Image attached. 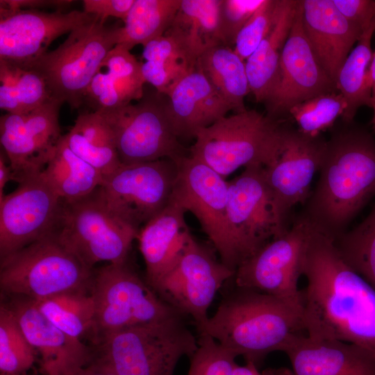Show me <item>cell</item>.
<instances>
[{
	"mask_svg": "<svg viewBox=\"0 0 375 375\" xmlns=\"http://www.w3.org/2000/svg\"><path fill=\"white\" fill-rule=\"evenodd\" d=\"M24 375H27V374H24Z\"/></svg>",
	"mask_w": 375,
	"mask_h": 375,
	"instance_id": "cell-50",
	"label": "cell"
},
{
	"mask_svg": "<svg viewBox=\"0 0 375 375\" xmlns=\"http://www.w3.org/2000/svg\"><path fill=\"white\" fill-rule=\"evenodd\" d=\"M74 2L70 0H1L0 8L36 10H40L41 8H51L55 11L64 12Z\"/></svg>",
	"mask_w": 375,
	"mask_h": 375,
	"instance_id": "cell-45",
	"label": "cell"
},
{
	"mask_svg": "<svg viewBox=\"0 0 375 375\" xmlns=\"http://www.w3.org/2000/svg\"><path fill=\"white\" fill-rule=\"evenodd\" d=\"M342 15L362 31L375 22V0H333Z\"/></svg>",
	"mask_w": 375,
	"mask_h": 375,
	"instance_id": "cell-43",
	"label": "cell"
},
{
	"mask_svg": "<svg viewBox=\"0 0 375 375\" xmlns=\"http://www.w3.org/2000/svg\"><path fill=\"white\" fill-rule=\"evenodd\" d=\"M175 161L178 175L170 200L197 217L220 261L235 272L241 262L228 224V181L190 153Z\"/></svg>",
	"mask_w": 375,
	"mask_h": 375,
	"instance_id": "cell-11",
	"label": "cell"
},
{
	"mask_svg": "<svg viewBox=\"0 0 375 375\" xmlns=\"http://www.w3.org/2000/svg\"><path fill=\"white\" fill-rule=\"evenodd\" d=\"M100 113L113 133L122 164L188 156L170 124L165 101L158 97H143L136 103Z\"/></svg>",
	"mask_w": 375,
	"mask_h": 375,
	"instance_id": "cell-14",
	"label": "cell"
},
{
	"mask_svg": "<svg viewBox=\"0 0 375 375\" xmlns=\"http://www.w3.org/2000/svg\"><path fill=\"white\" fill-rule=\"evenodd\" d=\"M374 32L375 22L363 31L338 72L336 88L347 103L341 117L342 121H354L357 110L361 106L372 108L370 66L374 52L371 42Z\"/></svg>",
	"mask_w": 375,
	"mask_h": 375,
	"instance_id": "cell-31",
	"label": "cell"
},
{
	"mask_svg": "<svg viewBox=\"0 0 375 375\" xmlns=\"http://www.w3.org/2000/svg\"><path fill=\"white\" fill-rule=\"evenodd\" d=\"M292 375H375V353L362 346L336 340L294 336L283 349Z\"/></svg>",
	"mask_w": 375,
	"mask_h": 375,
	"instance_id": "cell-22",
	"label": "cell"
},
{
	"mask_svg": "<svg viewBox=\"0 0 375 375\" xmlns=\"http://www.w3.org/2000/svg\"><path fill=\"white\" fill-rule=\"evenodd\" d=\"M62 103L51 98L24 113H6L0 118V142L11 167L13 181L40 174L62 138L59 110Z\"/></svg>",
	"mask_w": 375,
	"mask_h": 375,
	"instance_id": "cell-15",
	"label": "cell"
},
{
	"mask_svg": "<svg viewBox=\"0 0 375 375\" xmlns=\"http://www.w3.org/2000/svg\"><path fill=\"white\" fill-rule=\"evenodd\" d=\"M197 331L257 367L269 353L283 351L294 336L306 334L302 307L237 286Z\"/></svg>",
	"mask_w": 375,
	"mask_h": 375,
	"instance_id": "cell-3",
	"label": "cell"
},
{
	"mask_svg": "<svg viewBox=\"0 0 375 375\" xmlns=\"http://www.w3.org/2000/svg\"><path fill=\"white\" fill-rule=\"evenodd\" d=\"M306 335L375 353V289L343 259L334 240L312 228L303 262Z\"/></svg>",
	"mask_w": 375,
	"mask_h": 375,
	"instance_id": "cell-1",
	"label": "cell"
},
{
	"mask_svg": "<svg viewBox=\"0 0 375 375\" xmlns=\"http://www.w3.org/2000/svg\"><path fill=\"white\" fill-rule=\"evenodd\" d=\"M37 352L27 340L15 317L0 306V375H24L35 361Z\"/></svg>",
	"mask_w": 375,
	"mask_h": 375,
	"instance_id": "cell-37",
	"label": "cell"
},
{
	"mask_svg": "<svg viewBox=\"0 0 375 375\" xmlns=\"http://www.w3.org/2000/svg\"><path fill=\"white\" fill-rule=\"evenodd\" d=\"M329 130L318 181L298 215L335 240L375 197V138L355 121L340 119Z\"/></svg>",
	"mask_w": 375,
	"mask_h": 375,
	"instance_id": "cell-2",
	"label": "cell"
},
{
	"mask_svg": "<svg viewBox=\"0 0 375 375\" xmlns=\"http://www.w3.org/2000/svg\"><path fill=\"white\" fill-rule=\"evenodd\" d=\"M72 375H117L112 372L93 362L78 369Z\"/></svg>",
	"mask_w": 375,
	"mask_h": 375,
	"instance_id": "cell-48",
	"label": "cell"
},
{
	"mask_svg": "<svg viewBox=\"0 0 375 375\" xmlns=\"http://www.w3.org/2000/svg\"><path fill=\"white\" fill-rule=\"evenodd\" d=\"M197 340L187 375H232L238 356L208 335H199Z\"/></svg>",
	"mask_w": 375,
	"mask_h": 375,
	"instance_id": "cell-40",
	"label": "cell"
},
{
	"mask_svg": "<svg viewBox=\"0 0 375 375\" xmlns=\"http://www.w3.org/2000/svg\"><path fill=\"white\" fill-rule=\"evenodd\" d=\"M144 83L140 61L130 50L117 44L97 70L85 91L84 103L92 111L113 110L140 100Z\"/></svg>",
	"mask_w": 375,
	"mask_h": 375,
	"instance_id": "cell-25",
	"label": "cell"
},
{
	"mask_svg": "<svg viewBox=\"0 0 375 375\" xmlns=\"http://www.w3.org/2000/svg\"><path fill=\"white\" fill-rule=\"evenodd\" d=\"M334 244L344 261L375 289V203L359 224Z\"/></svg>",
	"mask_w": 375,
	"mask_h": 375,
	"instance_id": "cell-36",
	"label": "cell"
},
{
	"mask_svg": "<svg viewBox=\"0 0 375 375\" xmlns=\"http://www.w3.org/2000/svg\"><path fill=\"white\" fill-rule=\"evenodd\" d=\"M51 97L44 77L33 68L0 60V108L19 114L36 109Z\"/></svg>",
	"mask_w": 375,
	"mask_h": 375,
	"instance_id": "cell-33",
	"label": "cell"
},
{
	"mask_svg": "<svg viewBox=\"0 0 375 375\" xmlns=\"http://www.w3.org/2000/svg\"><path fill=\"white\" fill-rule=\"evenodd\" d=\"M283 0H264L238 34L233 51L246 61L267 37L277 22Z\"/></svg>",
	"mask_w": 375,
	"mask_h": 375,
	"instance_id": "cell-39",
	"label": "cell"
},
{
	"mask_svg": "<svg viewBox=\"0 0 375 375\" xmlns=\"http://www.w3.org/2000/svg\"><path fill=\"white\" fill-rule=\"evenodd\" d=\"M177 175V163L170 158L122 163L103 177L97 192L115 217L140 231L169 203Z\"/></svg>",
	"mask_w": 375,
	"mask_h": 375,
	"instance_id": "cell-10",
	"label": "cell"
},
{
	"mask_svg": "<svg viewBox=\"0 0 375 375\" xmlns=\"http://www.w3.org/2000/svg\"><path fill=\"white\" fill-rule=\"evenodd\" d=\"M312 228L299 215L284 235L274 238L236 269L235 286L256 290L302 307L298 287Z\"/></svg>",
	"mask_w": 375,
	"mask_h": 375,
	"instance_id": "cell-13",
	"label": "cell"
},
{
	"mask_svg": "<svg viewBox=\"0 0 375 375\" xmlns=\"http://www.w3.org/2000/svg\"><path fill=\"white\" fill-rule=\"evenodd\" d=\"M63 137L69 148L103 177L122 165L113 133L99 112H81Z\"/></svg>",
	"mask_w": 375,
	"mask_h": 375,
	"instance_id": "cell-29",
	"label": "cell"
},
{
	"mask_svg": "<svg viewBox=\"0 0 375 375\" xmlns=\"http://www.w3.org/2000/svg\"><path fill=\"white\" fill-rule=\"evenodd\" d=\"M221 0H181V4L164 35L172 38L197 63L210 49L224 44L219 29Z\"/></svg>",
	"mask_w": 375,
	"mask_h": 375,
	"instance_id": "cell-27",
	"label": "cell"
},
{
	"mask_svg": "<svg viewBox=\"0 0 375 375\" xmlns=\"http://www.w3.org/2000/svg\"><path fill=\"white\" fill-rule=\"evenodd\" d=\"M41 176L64 201L86 197L101 184L103 175L76 155L62 136L56 149Z\"/></svg>",
	"mask_w": 375,
	"mask_h": 375,
	"instance_id": "cell-30",
	"label": "cell"
},
{
	"mask_svg": "<svg viewBox=\"0 0 375 375\" xmlns=\"http://www.w3.org/2000/svg\"><path fill=\"white\" fill-rule=\"evenodd\" d=\"M90 292L94 302L92 342L119 330L182 315L164 301L126 261L94 269Z\"/></svg>",
	"mask_w": 375,
	"mask_h": 375,
	"instance_id": "cell-7",
	"label": "cell"
},
{
	"mask_svg": "<svg viewBox=\"0 0 375 375\" xmlns=\"http://www.w3.org/2000/svg\"><path fill=\"white\" fill-rule=\"evenodd\" d=\"M232 375H285V372L278 370L269 369L260 373L258 367L251 362H246L244 365H239L237 363L234 366ZM292 375V374H290Z\"/></svg>",
	"mask_w": 375,
	"mask_h": 375,
	"instance_id": "cell-46",
	"label": "cell"
},
{
	"mask_svg": "<svg viewBox=\"0 0 375 375\" xmlns=\"http://www.w3.org/2000/svg\"><path fill=\"white\" fill-rule=\"evenodd\" d=\"M62 200L41 176L0 200V259L56 231Z\"/></svg>",
	"mask_w": 375,
	"mask_h": 375,
	"instance_id": "cell-17",
	"label": "cell"
},
{
	"mask_svg": "<svg viewBox=\"0 0 375 375\" xmlns=\"http://www.w3.org/2000/svg\"><path fill=\"white\" fill-rule=\"evenodd\" d=\"M60 241L85 265L122 263L139 231L115 217L97 189L77 201H62L56 229Z\"/></svg>",
	"mask_w": 375,
	"mask_h": 375,
	"instance_id": "cell-9",
	"label": "cell"
},
{
	"mask_svg": "<svg viewBox=\"0 0 375 375\" xmlns=\"http://www.w3.org/2000/svg\"><path fill=\"white\" fill-rule=\"evenodd\" d=\"M165 96L167 115L178 138H194L200 130L233 110L197 67L185 74Z\"/></svg>",
	"mask_w": 375,
	"mask_h": 375,
	"instance_id": "cell-23",
	"label": "cell"
},
{
	"mask_svg": "<svg viewBox=\"0 0 375 375\" xmlns=\"http://www.w3.org/2000/svg\"><path fill=\"white\" fill-rule=\"evenodd\" d=\"M235 274L191 234L175 264L151 288L176 310L190 316L198 329L209 317L217 292Z\"/></svg>",
	"mask_w": 375,
	"mask_h": 375,
	"instance_id": "cell-12",
	"label": "cell"
},
{
	"mask_svg": "<svg viewBox=\"0 0 375 375\" xmlns=\"http://www.w3.org/2000/svg\"><path fill=\"white\" fill-rule=\"evenodd\" d=\"M326 140L308 135L292 127L278 160L265 167L275 216L277 235L290 229L292 209L303 205L310 194L313 177L319 172Z\"/></svg>",
	"mask_w": 375,
	"mask_h": 375,
	"instance_id": "cell-16",
	"label": "cell"
},
{
	"mask_svg": "<svg viewBox=\"0 0 375 375\" xmlns=\"http://www.w3.org/2000/svg\"><path fill=\"white\" fill-rule=\"evenodd\" d=\"M371 81H372V108L373 109V116L370 122L372 131L375 133V51L370 66Z\"/></svg>",
	"mask_w": 375,
	"mask_h": 375,
	"instance_id": "cell-49",
	"label": "cell"
},
{
	"mask_svg": "<svg viewBox=\"0 0 375 375\" xmlns=\"http://www.w3.org/2000/svg\"><path fill=\"white\" fill-rule=\"evenodd\" d=\"M6 158V155L1 151L0 154V200L6 195L4 188L6 183L10 181H13L11 167Z\"/></svg>",
	"mask_w": 375,
	"mask_h": 375,
	"instance_id": "cell-47",
	"label": "cell"
},
{
	"mask_svg": "<svg viewBox=\"0 0 375 375\" xmlns=\"http://www.w3.org/2000/svg\"><path fill=\"white\" fill-rule=\"evenodd\" d=\"M184 318L176 315L104 335L93 342L90 362L117 375H174L180 359L198 347Z\"/></svg>",
	"mask_w": 375,
	"mask_h": 375,
	"instance_id": "cell-4",
	"label": "cell"
},
{
	"mask_svg": "<svg viewBox=\"0 0 375 375\" xmlns=\"http://www.w3.org/2000/svg\"><path fill=\"white\" fill-rule=\"evenodd\" d=\"M227 218L240 265L276 238L265 167H247L238 176L228 182Z\"/></svg>",
	"mask_w": 375,
	"mask_h": 375,
	"instance_id": "cell-19",
	"label": "cell"
},
{
	"mask_svg": "<svg viewBox=\"0 0 375 375\" xmlns=\"http://www.w3.org/2000/svg\"><path fill=\"white\" fill-rule=\"evenodd\" d=\"M185 212L170 200L139 231L137 238L145 262L146 282L151 287L175 264L191 235Z\"/></svg>",
	"mask_w": 375,
	"mask_h": 375,
	"instance_id": "cell-26",
	"label": "cell"
},
{
	"mask_svg": "<svg viewBox=\"0 0 375 375\" xmlns=\"http://www.w3.org/2000/svg\"><path fill=\"white\" fill-rule=\"evenodd\" d=\"M297 3L298 0H283L275 25L245 61L250 91L257 103H265L277 85L281 53L294 19Z\"/></svg>",
	"mask_w": 375,
	"mask_h": 375,
	"instance_id": "cell-28",
	"label": "cell"
},
{
	"mask_svg": "<svg viewBox=\"0 0 375 375\" xmlns=\"http://www.w3.org/2000/svg\"><path fill=\"white\" fill-rule=\"evenodd\" d=\"M291 128L286 122L246 110L200 130L190 155L224 178L242 167H267L281 156Z\"/></svg>",
	"mask_w": 375,
	"mask_h": 375,
	"instance_id": "cell-5",
	"label": "cell"
},
{
	"mask_svg": "<svg viewBox=\"0 0 375 375\" xmlns=\"http://www.w3.org/2000/svg\"><path fill=\"white\" fill-rule=\"evenodd\" d=\"M119 27L94 18L74 30L56 49L34 65L45 79L51 97L73 109L84 103L93 76L109 51L118 44Z\"/></svg>",
	"mask_w": 375,
	"mask_h": 375,
	"instance_id": "cell-8",
	"label": "cell"
},
{
	"mask_svg": "<svg viewBox=\"0 0 375 375\" xmlns=\"http://www.w3.org/2000/svg\"><path fill=\"white\" fill-rule=\"evenodd\" d=\"M338 91L317 60L302 24L301 0H298L294 19L283 46L277 85L264 103L267 115L286 122L295 105L317 95Z\"/></svg>",
	"mask_w": 375,
	"mask_h": 375,
	"instance_id": "cell-18",
	"label": "cell"
},
{
	"mask_svg": "<svg viewBox=\"0 0 375 375\" xmlns=\"http://www.w3.org/2000/svg\"><path fill=\"white\" fill-rule=\"evenodd\" d=\"M196 67L206 76L235 112L247 110L244 98L251 92L245 61L231 47L215 46L201 55Z\"/></svg>",
	"mask_w": 375,
	"mask_h": 375,
	"instance_id": "cell-32",
	"label": "cell"
},
{
	"mask_svg": "<svg viewBox=\"0 0 375 375\" xmlns=\"http://www.w3.org/2000/svg\"><path fill=\"white\" fill-rule=\"evenodd\" d=\"M264 0H221L219 24L224 44L234 45L242 27L262 5Z\"/></svg>",
	"mask_w": 375,
	"mask_h": 375,
	"instance_id": "cell-42",
	"label": "cell"
},
{
	"mask_svg": "<svg viewBox=\"0 0 375 375\" xmlns=\"http://www.w3.org/2000/svg\"><path fill=\"white\" fill-rule=\"evenodd\" d=\"M145 83L153 85L157 92L166 95L173 86L196 65L184 58H167L140 62Z\"/></svg>",
	"mask_w": 375,
	"mask_h": 375,
	"instance_id": "cell-41",
	"label": "cell"
},
{
	"mask_svg": "<svg viewBox=\"0 0 375 375\" xmlns=\"http://www.w3.org/2000/svg\"><path fill=\"white\" fill-rule=\"evenodd\" d=\"M43 375H47V374H43Z\"/></svg>",
	"mask_w": 375,
	"mask_h": 375,
	"instance_id": "cell-51",
	"label": "cell"
},
{
	"mask_svg": "<svg viewBox=\"0 0 375 375\" xmlns=\"http://www.w3.org/2000/svg\"><path fill=\"white\" fill-rule=\"evenodd\" d=\"M0 260V288L6 296L37 301L91 290L94 269L60 241L57 231Z\"/></svg>",
	"mask_w": 375,
	"mask_h": 375,
	"instance_id": "cell-6",
	"label": "cell"
},
{
	"mask_svg": "<svg viewBox=\"0 0 375 375\" xmlns=\"http://www.w3.org/2000/svg\"><path fill=\"white\" fill-rule=\"evenodd\" d=\"M33 301L50 322L69 336L80 339L91 332L94 302L90 291L66 292Z\"/></svg>",
	"mask_w": 375,
	"mask_h": 375,
	"instance_id": "cell-35",
	"label": "cell"
},
{
	"mask_svg": "<svg viewBox=\"0 0 375 375\" xmlns=\"http://www.w3.org/2000/svg\"><path fill=\"white\" fill-rule=\"evenodd\" d=\"M4 303L15 317L28 342L41 356L42 374L72 375L91 360L92 350L50 322L32 299L8 296Z\"/></svg>",
	"mask_w": 375,
	"mask_h": 375,
	"instance_id": "cell-21",
	"label": "cell"
},
{
	"mask_svg": "<svg viewBox=\"0 0 375 375\" xmlns=\"http://www.w3.org/2000/svg\"><path fill=\"white\" fill-rule=\"evenodd\" d=\"M347 108L338 91L323 93L293 106L289 117L296 122L297 130L308 135H322L341 118Z\"/></svg>",
	"mask_w": 375,
	"mask_h": 375,
	"instance_id": "cell-38",
	"label": "cell"
},
{
	"mask_svg": "<svg viewBox=\"0 0 375 375\" xmlns=\"http://www.w3.org/2000/svg\"><path fill=\"white\" fill-rule=\"evenodd\" d=\"M135 0H84L83 11L105 22L108 17L126 19Z\"/></svg>",
	"mask_w": 375,
	"mask_h": 375,
	"instance_id": "cell-44",
	"label": "cell"
},
{
	"mask_svg": "<svg viewBox=\"0 0 375 375\" xmlns=\"http://www.w3.org/2000/svg\"><path fill=\"white\" fill-rule=\"evenodd\" d=\"M181 0H135L124 25L118 29V44L131 50L165 34Z\"/></svg>",
	"mask_w": 375,
	"mask_h": 375,
	"instance_id": "cell-34",
	"label": "cell"
},
{
	"mask_svg": "<svg viewBox=\"0 0 375 375\" xmlns=\"http://www.w3.org/2000/svg\"><path fill=\"white\" fill-rule=\"evenodd\" d=\"M94 18L78 10L48 12L0 8V60L33 68L53 41Z\"/></svg>",
	"mask_w": 375,
	"mask_h": 375,
	"instance_id": "cell-20",
	"label": "cell"
},
{
	"mask_svg": "<svg viewBox=\"0 0 375 375\" xmlns=\"http://www.w3.org/2000/svg\"><path fill=\"white\" fill-rule=\"evenodd\" d=\"M301 6L307 38L321 65L335 83L341 66L363 31L342 15L333 0H301Z\"/></svg>",
	"mask_w": 375,
	"mask_h": 375,
	"instance_id": "cell-24",
	"label": "cell"
}]
</instances>
